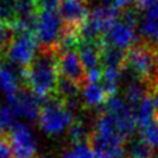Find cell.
Masks as SVG:
<instances>
[{
    "label": "cell",
    "mask_w": 158,
    "mask_h": 158,
    "mask_svg": "<svg viewBox=\"0 0 158 158\" xmlns=\"http://www.w3.org/2000/svg\"><path fill=\"white\" fill-rule=\"evenodd\" d=\"M58 79L59 73L56 49L44 48L23 70L25 83L30 91L40 99H49V96L57 90Z\"/></svg>",
    "instance_id": "cell-1"
},
{
    "label": "cell",
    "mask_w": 158,
    "mask_h": 158,
    "mask_svg": "<svg viewBox=\"0 0 158 158\" xmlns=\"http://www.w3.org/2000/svg\"><path fill=\"white\" fill-rule=\"evenodd\" d=\"M123 70L143 80L152 91L158 86V59L156 46L147 41H138L132 46L125 57Z\"/></svg>",
    "instance_id": "cell-2"
},
{
    "label": "cell",
    "mask_w": 158,
    "mask_h": 158,
    "mask_svg": "<svg viewBox=\"0 0 158 158\" xmlns=\"http://www.w3.org/2000/svg\"><path fill=\"white\" fill-rule=\"evenodd\" d=\"M123 141L125 138L118 132L114 121L104 111L96 118L91 133L94 151L106 158H123L126 153Z\"/></svg>",
    "instance_id": "cell-3"
},
{
    "label": "cell",
    "mask_w": 158,
    "mask_h": 158,
    "mask_svg": "<svg viewBox=\"0 0 158 158\" xmlns=\"http://www.w3.org/2000/svg\"><path fill=\"white\" fill-rule=\"evenodd\" d=\"M74 123L73 110L62 99H49L41 107L38 125L43 133L58 137L69 131Z\"/></svg>",
    "instance_id": "cell-4"
},
{
    "label": "cell",
    "mask_w": 158,
    "mask_h": 158,
    "mask_svg": "<svg viewBox=\"0 0 158 158\" xmlns=\"http://www.w3.org/2000/svg\"><path fill=\"white\" fill-rule=\"evenodd\" d=\"M64 33V23L57 9H40L33 25V35L46 49L59 46Z\"/></svg>",
    "instance_id": "cell-5"
},
{
    "label": "cell",
    "mask_w": 158,
    "mask_h": 158,
    "mask_svg": "<svg viewBox=\"0 0 158 158\" xmlns=\"http://www.w3.org/2000/svg\"><path fill=\"white\" fill-rule=\"evenodd\" d=\"M137 16L133 10H126L110 26L101 40L105 46L127 52L137 41Z\"/></svg>",
    "instance_id": "cell-6"
},
{
    "label": "cell",
    "mask_w": 158,
    "mask_h": 158,
    "mask_svg": "<svg viewBox=\"0 0 158 158\" xmlns=\"http://www.w3.org/2000/svg\"><path fill=\"white\" fill-rule=\"evenodd\" d=\"M38 44L33 32H16L6 46L4 56L11 64L27 68L38 54Z\"/></svg>",
    "instance_id": "cell-7"
},
{
    "label": "cell",
    "mask_w": 158,
    "mask_h": 158,
    "mask_svg": "<svg viewBox=\"0 0 158 158\" xmlns=\"http://www.w3.org/2000/svg\"><path fill=\"white\" fill-rule=\"evenodd\" d=\"M57 10L64 23V31L75 35L80 33L90 14L86 0H60Z\"/></svg>",
    "instance_id": "cell-8"
},
{
    "label": "cell",
    "mask_w": 158,
    "mask_h": 158,
    "mask_svg": "<svg viewBox=\"0 0 158 158\" xmlns=\"http://www.w3.org/2000/svg\"><path fill=\"white\" fill-rule=\"evenodd\" d=\"M9 143L14 158H33L37 152V138L33 130L23 122H17L10 128Z\"/></svg>",
    "instance_id": "cell-9"
},
{
    "label": "cell",
    "mask_w": 158,
    "mask_h": 158,
    "mask_svg": "<svg viewBox=\"0 0 158 158\" xmlns=\"http://www.w3.org/2000/svg\"><path fill=\"white\" fill-rule=\"evenodd\" d=\"M105 112L111 117L123 138L130 137L133 133L137 126L133 115V109L126 102L123 98H110L105 105Z\"/></svg>",
    "instance_id": "cell-10"
},
{
    "label": "cell",
    "mask_w": 158,
    "mask_h": 158,
    "mask_svg": "<svg viewBox=\"0 0 158 158\" xmlns=\"http://www.w3.org/2000/svg\"><path fill=\"white\" fill-rule=\"evenodd\" d=\"M59 77L77 83L78 85L85 84L86 72L79 58V54L73 48H65L57 56Z\"/></svg>",
    "instance_id": "cell-11"
},
{
    "label": "cell",
    "mask_w": 158,
    "mask_h": 158,
    "mask_svg": "<svg viewBox=\"0 0 158 158\" xmlns=\"http://www.w3.org/2000/svg\"><path fill=\"white\" fill-rule=\"evenodd\" d=\"M6 101L15 109L19 117H23L28 121L38 118L41 112V99L32 91L19 90L16 94L6 96Z\"/></svg>",
    "instance_id": "cell-12"
},
{
    "label": "cell",
    "mask_w": 158,
    "mask_h": 158,
    "mask_svg": "<svg viewBox=\"0 0 158 158\" xmlns=\"http://www.w3.org/2000/svg\"><path fill=\"white\" fill-rule=\"evenodd\" d=\"M77 52L83 63L85 72H90L94 69L102 68L101 67V51H102V41H86L79 40L77 44Z\"/></svg>",
    "instance_id": "cell-13"
},
{
    "label": "cell",
    "mask_w": 158,
    "mask_h": 158,
    "mask_svg": "<svg viewBox=\"0 0 158 158\" xmlns=\"http://www.w3.org/2000/svg\"><path fill=\"white\" fill-rule=\"evenodd\" d=\"M139 33L143 41L158 42V0L147 10L142 11L138 21Z\"/></svg>",
    "instance_id": "cell-14"
},
{
    "label": "cell",
    "mask_w": 158,
    "mask_h": 158,
    "mask_svg": "<svg viewBox=\"0 0 158 158\" xmlns=\"http://www.w3.org/2000/svg\"><path fill=\"white\" fill-rule=\"evenodd\" d=\"M80 98L84 105L90 109L106 105V102L110 99L101 83H85L81 89Z\"/></svg>",
    "instance_id": "cell-15"
},
{
    "label": "cell",
    "mask_w": 158,
    "mask_h": 158,
    "mask_svg": "<svg viewBox=\"0 0 158 158\" xmlns=\"http://www.w3.org/2000/svg\"><path fill=\"white\" fill-rule=\"evenodd\" d=\"M132 109H133V115H135L136 123L139 127L143 128L154 120L153 116L156 114V110H154L151 96H146L141 102H138Z\"/></svg>",
    "instance_id": "cell-16"
},
{
    "label": "cell",
    "mask_w": 158,
    "mask_h": 158,
    "mask_svg": "<svg viewBox=\"0 0 158 158\" xmlns=\"http://www.w3.org/2000/svg\"><path fill=\"white\" fill-rule=\"evenodd\" d=\"M0 90L6 95H14L19 91V79L15 74V72L6 67L0 64Z\"/></svg>",
    "instance_id": "cell-17"
},
{
    "label": "cell",
    "mask_w": 158,
    "mask_h": 158,
    "mask_svg": "<svg viewBox=\"0 0 158 158\" xmlns=\"http://www.w3.org/2000/svg\"><path fill=\"white\" fill-rule=\"evenodd\" d=\"M128 158H154V149L142 138L132 139L126 151Z\"/></svg>",
    "instance_id": "cell-18"
},
{
    "label": "cell",
    "mask_w": 158,
    "mask_h": 158,
    "mask_svg": "<svg viewBox=\"0 0 158 158\" xmlns=\"http://www.w3.org/2000/svg\"><path fill=\"white\" fill-rule=\"evenodd\" d=\"M94 157H95V151L86 142L73 144V147L65 151L62 156V158H94Z\"/></svg>",
    "instance_id": "cell-19"
},
{
    "label": "cell",
    "mask_w": 158,
    "mask_h": 158,
    "mask_svg": "<svg viewBox=\"0 0 158 158\" xmlns=\"http://www.w3.org/2000/svg\"><path fill=\"white\" fill-rule=\"evenodd\" d=\"M17 117L19 116H17L15 109L7 101H5V104H2L0 106V127H1V130L2 128L10 130L11 127H14L17 123L16 122Z\"/></svg>",
    "instance_id": "cell-20"
},
{
    "label": "cell",
    "mask_w": 158,
    "mask_h": 158,
    "mask_svg": "<svg viewBox=\"0 0 158 158\" xmlns=\"http://www.w3.org/2000/svg\"><path fill=\"white\" fill-rule=\"evenodd\" d=\"M142 139L153 149L158 151V118H154L149 125L142 128Z\"/></svg>",
    "instance_id": "cell-21"
},
{
    "label": "cell",
    "mask_w": 158,
    "mask_h": 158,
    "mask_svg": "<svg viewBox=\"0 0 158 158\" xmlns=\"http://www.w3.org/2000/svg\"><path fill=\"white\" fill-rule=\"evenodd\" d=\"M68 136H69L70 141L73 142V144L83 143V142H85L86 137L89 136V128L81 121L74 122L68 131Z\"/></svg>",
    "instance_id": "cell-22"
},
{
    "label": "cell",
    "mask_w": 158,
    "mask_h": 158,
    "mask_svg": "<svg viewBox=\"0 0 158 158\" xmlns=\"http://www.w3.org/2000/svg\"><path fill=\"white\" fill-rule=\"evenodd\" d=\"M0 158H14V153L9 141L0 139Z\"/></svg>",
    "instance_id": "cell-23"
},
{
    "label": "cell",
    "mask_w": 158,
    "mask_h": 158,
    "mask_svg": "<svg viewBox=\"0 0 158 158\" xmlns=\"http://www.w3.org/2000/svg\"><path fill=\"white\" fill-rule=\"evenodd\" d=\"M151 94H152L151 99H152V102H153V106H154L156 114L158 115V86H157V88H154V89L151 91Z\"/></svg>",
    "instance_id": "cell-24"
},
{
    "label": "cell",
    "mask_w": 158,
    "mask_h": 158,
    "mask_svg": "<svg viewBox=\"0 0 158 158\" xmlns=\"http://www.w3.org/2000/svg\"><path fill=\"white\" fill-rule=\"evenodd\" d=\"M136 2H137V0H117V5H118V7L121 10L122 9H126V7L131 6V5H133Z\"/></svg>",
    "instance_id": "cell-25"
},
{
    "label": "cell",
    "mask_w": 158,
    "mask_h": 158,
    "mask_svg": "<svg viewBox=\"0 0 158 158\" xmlns=\"http://www.w3.org/2000/svg\"><path fill=\"white\" fill-rule=\"evenodd\" d=\"M17 1H26V2H32V4H35L37 0H17Z\"/></svg>",
    "instance_id": "cell-26"
},
{
    "label": "cell",
    "mask_w": 158,
    "mask_h": 158,
    "mask_svg": "<svg viewBox=\"0 0 158 158\" xmlns=\"http://www.w3.org/2000/svg\"><path fill=\"white\" fill-rule=\"evenodd\" d=\"M156 53H157V59H158V42L156 43Z\"/></svg>",
    "instance_id": "cell-27"
},
{
    "label": "cell",
    "mask_w": 158,
    "mask_h": 158,
    "mask_svg": "<svg viewBox=\"0 0 158 158\" xmlns=\"http://www.w3.org/2000/svg\"><path fill=\"white\" fill-rule=\"evenodd\" d=\"M0 132H1V127H0Z\"/></svg>",
    "instance_id": "cell-28"
}]
</instances>
